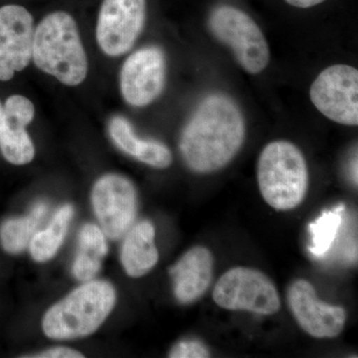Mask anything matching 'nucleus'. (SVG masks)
<instances>
[{"mask_svg":"<svg viewBox=\"0 0 358 358\" xmlns=\"http://www.w3.org/2000/svg\"><path fill=\"white\" fill-rule=\"evenodd\" d=\"M213 266V256L206 247L195 246L185 252L169 268L176 300L189 305L201 299L210 287Z\"/></svg>","mask_w":358,"mask_h":358,"instance_id":"14","label":"nucleus"},{"mask_svg":"<svg viewBox=\"0 0 358 358\" xmlns=\"http://www.w3.org/2000/svg\"><path fill=\"white\" fill-rule=\"evenodd\" d=\"M345 211V205H339L334 210L324 212L315 222L310 224L308 230L312 235L310 252L313 256L324 257L333 247L343 224Z\"/></svg>","mask_w":358,"mask_h":358,"instance_id":"20","label":"nucleus"},{"mask_svg":"<svg viewBox=\"0 0 358 358\" xmlns=\"http://www.w3.org/2000/svg\"><path fill=\"white\" fill-rule=\"evenodd\" d=\"M34 21L25 7H0V81H9L32 60Z\"/></svg>","mask_w":358,"mask_h":358,"instance_id":"12","label":"nucleus"},{"mask_svg":"<svg viewBox=\"0 0 358 358\" xmlns=\"http://www.w3.org/2000/svg\"><path fill=\"white\" fill-rule=\"evenodd\" d=\"M109 134L122 152L143 164L155 169H166L173 162L171 150L164 143L155 140H143L134 133L131 122L122 115H115L110 119Z\"/></svg>","mask_w":358,"mask_h":358,"instance_id":"15","label":"nucleus"},{"mask_svg":"<svg viewBox=\"0 0 358 358\" xmlns=\"http://www.w3.org/2000/svg\"><path fill=\"white\" fill-rule=\"evenodd\" d=\"M24 357L33 358H81L84 355L73 348L66 346H57V348H49L43 352L35 353L33 355H25Z\"/></svg>","mask_w":358,"mask_h":358,"instance_id":"22","label":"nucleus"},{"mask_svg":"<svg viewBox=\"0 0 358 358\" xmlns=\"http://www.w3.org/2000/svg\"><path fill=\"white\" fill-rule=\"evenodd\" d=\"M166 60L164 51L147 46L127 58L120 74L122 98L131 107L150 105L159 98L166 84Z\"/></svg>","mask_w":358,"mask_h":358,"instance_id":"10","label":"nucleus"},{"mask_svg":"<svg viewBox=\"0 0 358 358\" xmlns=\"http://www.w3.org/2000/svg\"><path fill=\"white\" fill-rule=\"evenodd\" d=\"M115 301L117 294L110 282H85L45 313V336L60 341L88 336L109 317Z\"/></svg>","mask_w":358,"mask_h":358,"instance_id":"3","label":"nucleus"},{"mask_svg":"<svg viewBox=\"0 0 358 358\" xmlns=\"http://www.w3.org/2000/svg\"><path fill=\"white\" fill-rule=\"evenodd\" d=\"M108 253L105 233L95 224H86L78 238V250L72 273L78 281H92L100 272L103 258Z\"/></svg>","mask_w":358,"mask_h":358,"instance_id":"17","label":"nucleus"},{"mask_svg":"<svg viewBox=\"0 0 358 358\" xmlns=\"http://www.w3.org/2000/svg\"><path fill=\"white\" fill-rule=\"evenodd\" d=\"M32 60L38 69L66 86L83 83L88 58L72 15L54 11L40 21L34 31Z\"/></svg>","mask_w":358,"mask_h":358,"instance_id":"2","label":"nucleus"},{"mask_svg":"<svg viewBox=\"0 0 358 358\" xmlns=\"http://www.w3.org/2000/svg\"><path fill=\"white\" fill-rule=\"evenodd\" d=\"M147 20V0H103L96 26L101 50L124 55L133 48Z\"/></svg>","mask_w":358,"mask_h":358,"instance_id":"9","label":"nucleus"},{"mask_svg":"<svg viewBox=\"0 0 358 358\" xmlns=\"http://www.w3.org/2000/svg\"><path fill=\"white\" fill-rule=\"evenodd\" d=\"M350 174L355 185H357V157L352 160V166H350Z\"/></svg>","mask_w":358,"mask_h":358,"instance_id":"24","label":"nucleus"},{"mask_svg":"<svg viewBox=\"0 0 358 358\" xmlns=\"http://www.w3.org/2000/svg\"><path fill=\"white\" fill-rule=\"evenodd\" d=\"M287 3L298 8H310L315 6L322 3L326 0H285Z\"/></svg>","mask_w":358,"mask_h":358,"instance_id":"23","label":"nucleus"},{"mask_svg":"<svg viewBox=\"0 0 358 358\" xmlns=\"http://www.w3.org/2000/svg\"><path fill=\"white\" fill-rule=\"evenodd\" d=\"M257 179L264 200L275 210L296 208L307 196V162L300 148L291 141H275L263 148Z\"/></svg>","mask_w":358,"mask_h":358,"instance_id":"4","label":"nucleus"},{"mask_svg":"<svg viewBox=\"0 0 358 358\" xmlns=\"http://www.w3.org/2000/svg\"><path fill=\"white\" fill-rule=\"evenodd\" d=\"M310 100L327 119L345 126L358 124V71L350 65H333L313 81Z\"/></svg>","mask_w":358,"mask_h":358,"instance_id":"7","label":"nucleus"},{"mask_svg":"<svg viewBox=\"0 0 358 358\" xmlns=\"http://www.w3.org/2000/svg\"><path fill=\"white\" fill-rule=\"evenodd\" d=\"M91 199L106 237H124L138 213V193L133 182L121 174H106L96 181Z\"/></svg>","mask_w":358,"mask_h":358,"instance_id":"8","label":"nucleus"},{"mask_svg":"<svg viewBox=\"0 0 358 358\" xmlns=\"http://www.w3.org/2000/svg\"><path fill=\"white\" fill-rule=\"evenodd\" d=\"M208 27L218 41L229 47L238 63L250 74H259L267 68V40L248 14L234 6H218L209 15Z\"/></svg>","mask_w":358,"mask_h":358,"instance_id":"5","label":"nucleus"},{"mask_svg":"<svg viewBox=\"0 0 358 358\" xmlns=\"http://www.w3.org/2000/svg\"><path fill=\"white\" fill-rule=\"evenodd\" d=\"M213 300L224 310L261 315H274L281 308V296L274 282L253 268L235 267L224 273L213 289Z\"/></svg>","mask_w":358,"mask_h":358,"instance_id":"6","label":"nucleus"},{"mask_svg":"<svg viewBox=\"0 0 358 358\" xmlns=\"http://www.w3.org/2000/svg\"><path fill=\"white\" fill-rule=\"evenodd\" d=\"M287 300L299 326L315 338H334L343 333L348 315L345 308L320 300L307 280L289 287Z\"/></svg>","mask_w":358,"mask_h":358,"instance_id":"11","label":"nucleus"},{"mask_svg":"<svg viewBox=\"0 0 358 358\" xmlns=\"http://www.w3.org/2000/svg\"><path fill=\"white\" fill-rule=\"evenodd\" d=\"M155 226L148 220L134 224L124 235L121 262L129 277H143L159 262V251L155 246Z\"/></svg>","mask_w":358,"mask_h":358,"instance_id":"16","label":"nucleus"},{"mask_svg":"<svg viewBox=\"0 0 358 358\" xmlns=\"http://www.w3.org/2000/svg\"><path fill=\"white\" fill-rule=\"evenodd\" d=\"M3 108L0 152L9 164L24 166L35 157L34 143L26 131V127L34 119V105L24 96L13 95L6 99Z\"/></svg>","mask_w":358,"mask_h":358,"instance_id":"13","label":"nucleus"},{"mask_svg":"<svg viewBox=\"0 0 358 358\" xmlns=\"http://www.w3.org/2000/svg\"><path fill=\"white\" fill-rule=\"evenodd\" d=\"M4 124V108L3 105L0 103V131H2Z\"/></svg>","mask_w":358,"mask_h":358,"instance_id":"25","label":"nucleus"},{"mask_svg":"<svg viewBox=\"0 0 358 358\" xmlns=\"http://www.w3.org/2000/svg\"><path fill=\"white\" fill-rule=\"evenodd\" d=\"M47 211V204L38 202L27 215L4 220L0 225V244L4 251L9 254H20L29 247L30 241Z\"/></svg>","mask_w":358,"mask_h":358,"instance_id":"18","label":"nucleus"},{"mask_svg":"<svg viewBox=\"0 0 358 358\" xmlns=\"http://www.w3.org/2000/svg\"><path fill=\"white\" fill-rule=\"evenodd\" d=\"M244 115L230 96L212 94L200 102L181 134L179 150L197 173H210L232 162L245 140Z\"/></svg>","mask_w":358,"mask_h":358,"instance_id":"1","label":"nucleus"},{"mask_svg":"<svg viewBox=\"0 0 358 358\" xmlns=\"http://www.w3.org/2000/svg\"><path fill=\"white\" fill-rule=\"evenodd\" d=\"M171 358H207L211 357L210 350L199 339H185L178 341L169 355Z\"/></svg>","mask_w":358,"mask_h":358,"instance_id":"21","label":"nucleus"},{"mask_svg":"<svg viewBox=\"0 0 358 358\" xmlns=\"http://www.w3.org/2000/svg\"><path fill=\"white\" fill-rule=\"evenodd\" d=\"M73 215L72 205H64L56 211L45 229L35 233L29 244L30 254L35 261L46 262L57 254L69 230Z\"/></svg>","mask_w":358,"mask_h":358,"instance_id":"19","label":"nucleus"}]
</instances>
